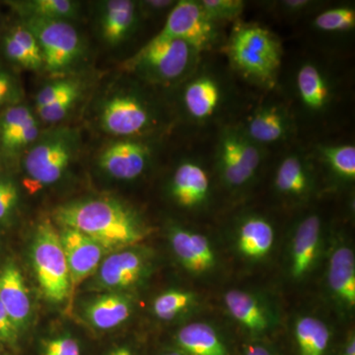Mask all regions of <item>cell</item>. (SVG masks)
Returning a JSON list of instances; mask_svg holds the SVG:
<instances>
[{
    "label": "cell",
    "instance_id": "1",
    "mask_svg": "<svg viewBox=\"0 0 355 355\" xmlns=\"http://www.w3.org/2000/svg\"><path fill=\"white\" fill-rule=\"evenodd\" d=\"M53 219L62 228L76 229L114 252L137 246L149 228L137 210L120 200L91 198L60 205Z\"/></svg>",
    "mask_w": 355,
    "mask_h": 355
},
{
    "label": "cell",
    "instance_id": "2",
    "mask_svg": "<svg viewBox=\"0 0 355 355\" xmlns=\"http://www.w3.org/2000/svg\"><path fill=\"white\" fill-rule=\"evenodd\" d=\"M225 53L236 72L263 88H273L282 64V42L258 24L237 23L226 42Z\"/></svg>",
    "mask_w": 355,
    "mask_h": 355
},
{
    "label": "cell",
    "instance_id": "3",
    "mask_svg": "<svg viewBox=\"0 0 355 355\" xmlns=\"http://www.w3.org/2000/svg\"><path fill=\"white\" fill-rule=\"evenodd\" d=\"M200 60V53L190 44L157 34L128 58L123 67L147 83L168 85L191 76Z\"/></svg>",
    "mask_w": 355,
    "mask_h": 355
},
{
    "label": "cell",
    "instance_id": "4",
    "mask_svg": "<svg viewBox=\"0 0 355 355\" xmlns=\"http://www.w3.org/2000/svg\"><path fill=\"white\" fill-rule=\"evenodd\" d=\"M33 268L44 298L53 303L69 299V266L60 232L53 222L44 220L35 232L31 248Z\"/></svg>",
    "mask_w": 355,
    "mask_h": 355
},
{
    "label": "cell",
    "instance_id": "5",
    "mask_svg": "<svg viewBox=\"0 0 355 355\" xmlns=\"http://www.w3.org/2000/svg\"><path fill=\"white\" fill-rule=\"evenodd\" d=\"M78 142V135L69 128H58L40 135L23 160L31 183L42 188L60 181L73 160Z\"/></svg>",
    "mask_w": 355,
    "mask_h": 355
},
{
    "label": "cell",
    "instance_id": "6",
    "mask_svg": "<svg viewBox=\"0 0 355 355\" xmlns=\"http://www.w3.org/2000/svg\"><path fill=\"white\" fill-rule=\"evenodd\" d=\"M265 148L248 137L241 125L222 128L216 151V166L222 183L231 190L253 181L263 160Z\"/></svg>",
    "mask_w": 355,
    "mask_h": 355
},
{
    "label": "cell",
    "instance_id": "7",
    "mask_svg": "<svg viewBox=\"0 0 355 355\" xmlns=\"http://www.w3.org/2000/svg\"><path fill=\"white\" fill-rule=\"evenodd\" d=\"M22 24L38 41L43 69L51 76H65L80 60L83 44L80 35L67 21L23 18Z\"/></svg>",
    "mask_w": 355,
    "mask_h": 355
},
{
    "label": "cell",
    "instance_id": "8",
    "mask_svg": "<svg viewBox=\"0 0 355 355\" xmlns=\"http://www.w3.org/2000/svg\"><path fill=\"white\" fill-rule=\"evenodd\" d=\"M158 35L181 40L202 55L221 44L220 24L203 11L198 0H179Z\"/></svg>",
    "mask_w": 355,
    "mask_h": 355
},
{
    "label": "cell",
    "instance_id": "9",
    "mask_svg": "<svg viewBox=\"0 0 355 355\" xmlns=\"http://www.w3.org/2000/svg\"><path fill=\"white\" fill-rule=\"evenodd\" d=\"M151 254L137 246L110 253L93 275L94 291L121 292L139 286L148 277L153 266Z\"/></svg>",
    "mask_w": 355,
    "mask_h": 355
},
{
    "label": "cell",
    "instance_id": "10",
    "mask_svg": "<svg viewBox=\"0 0 355 355\" xmlns=\"http://www.w3.org/2000/svg\"><path fill=\"white\" fill-rule=\"evenodd\" d=\"M225 83L219 74L207 69H197L184 79L181 105L187 118L198 125L216 118L227 101Z\"/></svg>",
    "mask_w": 355,
    "mask_h": 355
},
{
    "label": "cell",
    "instance_id": "11",
    "mask_svg": "<svg viewBox=\"0 0 355 355\" xmlns=\"http://www.w3.org/2000/svg\"><path fill=\"white\" fill-rule=\"evenodd\" d=\"M155 116L148 103L133 93H118L103 105L100 125L105 132L114 137H139L150 130Z\"/></svg>",
    "mask_w": 355,
    "mask_h": 355
},
{
    "label": "cell",
    "instance_id": "12",
    "mask_svg": "<svg viewBox=\"0 0 355 355\" xmlns=\"http://www.w3.org/2000/svg\"><path fill=\"white\" fill-rule=\"evenodd\" d=\"M60 235L69 266V307H71L79 286L95 275L102 261L112 253V251L76 229L62 228Z\"/></svg>",
    "mask_w": 355,
    "mask_h": 355
},
{
    "label": "cell",
    "instance_id": "13",
    "mask_svg": "<svg viewBox=\"0 0 355 355\" xmlns=\"http://www.w3.org/2000/svg\"><path fill=\"white\" fill-rule=\"evenodd\" d=\"M294 93L304 114L320 116L333 106L336 86L328 70L314 60H305L294 74Z\"/></svg>",
    "mask_w": 355,
    "mask_h": 355
},
{
    "label": "cell",
    "instance_id": "14",
    "mask_svg": "<svg viewBox=\"0 0 355 355\" xmlns=\"http://www.w3.org/2000/svg\"><path fill=\"white\" fill-rule=\"evenodd\" d=\"M151 157L153 153L146 142L125 139L106 147L100 154L98 165L114 179L132 181L146 171Z\"/></svg>",
    "mask_w": 355,
    "mask_h": 355
},
{
    "label": "cell",
    "instance_id": "15",
    "mask_svg": "<svg viewBox=\"0 0 355 355\" xmlns=\"http://www.w3.org/2000/svg\"><path fill=\"white\" fill-rule=\"evenodd\" d=\"M240 125L248 137L263 148L286 141L294 130L293 118L288 108L277 102L261 105Z\"/></svg>",
    "mask_w": 355,
    "mask_h": 355
},
{
    "label": "cell",
    "instance_id": "16",
    "mask_svg": "<svg viewBox=\"0 0 355 355\" xmlns=\"http://www.w3.org/2000/svg\"><path fill=\"white\" fill-rule=\"evenodd\" d=\"M170 195L184 209H200L210 197V177L202 162L186 159L177 166L171 181Z\"/></svg>",
    "mask_w": 355,
    "mask_h": 355
},
{
    "label": "cell",
    "instance_id": "17",
    "mask_svg": "<svg viewBox=\"0 0 355 355\" xmlns=\"http://www.w3.org/2000/svg\"><path fill=\"white\" fill-rule=\"evenodd\" d=\"M169 239L178 260L189 272L202 275L216 266V254L209 240L202 233L173 226Z\"/></svg>",
    "mask_w": 355,
    "mask_h": 355
},
{
    "label": "cell",
    "instance_id": "18",
    "mask_svg": "<svg viewBox=\"0 0 355 355\" xmlns=\"http://www.w3.org/2000/svg\"><path fill=\"white\" fill-rule=\"evenodd\" d=\"M321 240L320 216L312 214L301 219L292 239L291 272L293 279H303L316 265Z\"/></svg>",
    "mask_w": 355,
    "mask_h": 355
},
{
    "label": "cell",
    "instance_id": "19",
    "mask_svg": "<svg viewBox=\"0 0 355 355\" xmlns=\"http://www.w3.org/2000/svg\"><path fill=\"white\" fill-rule=\"evenodd\" d=\"M139 15L137 2L130 0L103 1L100 8L99 30L105 43L116 46L127 41L137 29Z\"/></svg>",
    "mask_w": 355,
    "mask_h": 355
},
{
    "label": "cell",
    "instance_id": "20",
    "mask_svg": "<svg viewBox=\"0 0 355 355\" xmlns=\"http://www.w3.org/2000/svg\"><path fill=\"white\" fill-rule=\"evenodd\" d=\"M0 303L20 333L25 330L31 317V300L22 272L12 261L0 268Z\"/></svg>",
    "mask_w": 355,
    "mask_h": 355
},
{
    "label": "cell",
    "instance_id": "21",
    "mask_svg": "<svg viewBox=\"0 0 355 355\" xmlns=\"http://www.w3.org/2000/svg\"><path fill=\"white\" fill-rule=\"evenodd\" d=\"M314 175L304 154L287 153L277 165L275 175V188L282 197L302 200L312 193Z\"/></svg>",
    "mask_w": 355,
    "mask_h": 355
},
{
    "label": "cell",
    "instance_id": "22",
    "mask_svg": "<svg viewBox=\"0 0 355 355\" xmlns=\"http://www.w3.org/2000/svg\"><path fill=\"white\" fill-rule=\"evenodd\" d=\"M132 299L123 292H106L89 300L83 308L86 321L97 330H113L130 317Z\"/></svg>",
    "mask_w": 355,
    "mask_h": 355
},
{
    "label": "cell",
    "instance_id": "23",
    "mask_svg": "<svg viewBox=\"0 0 355 355\" xmlns=\"http://www.w3.org/2000/svg\"><path fill=\"white\" fill-rule=\"evenodd\" d=\"M329 288L336 300L347 309L355 306V257L347 245L331 252L328 266Z\"/></svg>",
    "mask_w": 355,
    "mask_h": 355
},
{
    "label": "cell",
    "instance_id": "24",
    "mask_svg": "<svg viewBox=\"0 0 355 355\" xmlns=\"http://www.w3.org/2000/svg\"><path fill=\"white\" fill-rule=\"evenodd\" d=\"M237 248L243 256L252 260L265 258L275 242V229L266 217L250 214L243 217L236 233Z\"/></svg>",
    "mask_w": 355,
    "mask_h": 355
},
{
    "label": "cell",
    "instance_id": "25",
    "mask_svg": "<svg viewBox=\"0 0 355 355\" xmlns=\"http://www.w3.org/2000/svg\"><path fill=\"white\" fill-rule=\"evenodd\" d=\"M224 302L231 316L251 333H265L270 329L272 315L253 294L233 289L225 294Z\"/></svg>",
    "mask_w": 355,
    "mask_h": 355
},
{
    "label": "cell",
    "instance_id": "26",
    "mask_svg": "<svg viewBox=\"0 0 355 355\" xmlns=\"http://www.w3.org/2000/svg\"><path fill=\"white\" fill-rule=\"evenodd\" d=\"M175 340L176 349L184 355H229L220 336L209 324H186L178 331Z\"/></svg>",
    "mask_w": 355,
    "mask_h": 355
},
{
    "label": "cell",
    "instance_id": "27",
    "mask_svg": "<svg viewBox=\"0 0 355 355\" xmlns=\"http://www.w3.org/2000/svg\"><path fill=\"white\" fill-rule=\"evenodd\" d=\"M294 336L299 355H324L330 345V329L318 318H299L294 326Z\"/></svg>",
    "mask_w": 355,
    "mask_h": 355
},
{
    "label": "cell",
    "instance_id": "28",
    "mask_svg": "<svg viewBox=\"0 0 355 355\" xmlns=\"http://www.w3.org/2000/svg\"><path fill=\"white\" fill-rule=\"evenodd\" d=\"M11 6L26 17L67 21L76 17L79 3L71 0H28L10 2Z\"/></svg>",
    "mask_w": 355,
    "mask_h": 355
},
{
    "label": "cell",
    "instance_id": "29",
    "mask_svg": "<svg viewBox=\"0 0 355 355\" xmlns=\"http://www.w3.org/2000/svg\"><path fill=\"white\" fill-rule=\"evenodd\" d=\"M318 154L331 174L343 182L355 180V146L354 144H323Z\"/></svg>",
    "mask_w": 355,
    "mask_h": 355
},
{
    "label": "cell",
    "instance_id": "30",
    "mask_svg": "<svg viewBox=\"0 0 355 355\" xmlns=\"http://www.w3.org/2000/svg\"><path fill=\"white\" fill-rule=\"evenodd\" d=\"M313 26L323 33H347L355 28V10L352 6H336L321 11L313 19Z\"/></svg>",
    "mask_w": 355,
    "mask_h": 355
},
{
    "label": "cell",
    "instance_id": "31",
    "mask_svg": "<svg viewBox=\"0 0 355 355\" xmlns=\"http://www.w3.org/2000/svg\"><path fill=\"white\" fill-rule=\"evenodd\" d=\"M195 295L190 291L170 289L154 299V315L161 320H172L188 310L195 302Z\"/></svg>",
    "mask_w": 355,
    "mask_h": 355
},
{
    "label": "cell",
    "instance_id": "32",
    "mask_svg": "<svg viewBox=\"0 0 355 355\" xmlns=\"http://www.w3.org/2000/svg\"><path fill=\"white\" fill-rule=\"evenodd\" d=\"M40 137L39 121L33 116L14 132L0 139V151L12 155L30 147Z\"/></svg>",
    "mask_w": 355,
    "mask_h": 355
},
{
    "label": "cell",
    "instance_id": "33",
    "mask_svg": "<svg viewBox=\"0 0 355 355\" xmlns=\"http://www.w3.org/2000/svg\"><path fill=\"white\" fill-rule=\"evenodd\" d=\"M83 92V83L76 78H58L39 91L36 97V109L49 106L72 94Z\"/></svg>",
    "mask_w": 355,
    "mask_h": 355
},
{
    "label": "cell",
    "instance_id": "34",
    "mask_svg": "<svg viewBox=\"0 0 355 355\" xmlns=\"http://www.w3.org/2000/svg\"><path fill=\"white\" fill-rule=\"evenodd\" d=\"M203 11L218 24L239 19L244 12L242 0H198Z\"/></svg>",
    "mask_w": 355,
    "mask_h": 355
},
{
    "label": "cell",
    "instance_id": "35",
    "mask_svg": "<svg viewBox=\"0 0 355 355\" xmlns=\"http://www.w3.org/2000/svg\"><path fill=\"white\" fill-rule=\"evenodd\" d=\"M8 34L22 46L23 50L25 51L28 57L31 60L35 71L43 69V57H42L41 49H40L38 41L35 38L31 31L28 30L24 25L20 24L13 27L8 32Z\"/></svg>",
    "mask_w": 355,
    "mask_h": 355
},
{
    "label": "cell",
    "instance_id": "36",
    "mask_svg": "<svg viewBox=\"0 0 355 355\" xmlns=\"http://www.w3.org/2000/svg\"><path fill=\"white\" fill-rule=\"evenodd\" d=\"M19 202L17 184L8 177L0 176V222L11 218Z\"/></svg>",
    "mask_w": 355,
    "mask_h": 355
},
{
    "label": "cell",
    "instance_id": "37",
    "mask_svg": "<svg viewBox=\"0 0 355 355\" xmlns=\"http://www.w3.org/2000/svg\"><path fill=\"white\" fill-rule=\"evenodd\" d=\"M34 116L31 109L26 105H13L0 114V139L6 137Z\"/></svg>",
    "mask_w": 355,
    "mask_h": 355
},
{
    "label": "cell",
    "instance_id": "38",
    "mask_svg": "<svg viewBox=\"0 0 355 355\" xmlns=\"http://www.w3.org/2000/svg\"><path fill=\"white\" fill-rule=\"evenodd\" d=\"M41 355H83V350L76 338L62 335L44 340Z\"/></svg>",
    "mask_w": 355,
    "mask_h": 355
},
{
    "label": "cell",
    "instance_id": "39",
    "mask_svg": "<svg viewBox=\"0 0 355 355\" xmlns=\"http://www.w3.org/2000/svg\"><path fill=\"white\" fill-rule=\"evenodd\" d=\"M81 93H76V94L67 96V97L60 100V101L37 110V114H38L39 118L44 121V123H58V121L64 120L65 116L73 109Z\"/></svg>",
    "mask_w": 355,
    "mask_h": 355
},
{
    "label": "cell",
    "instance_id": "40",
    "mask_svg": "<svg viewBox=\"0 0 355 355\" xmlns=\"http://www.w3.org/2000/svg\"><path fill=\"white\" fill-rule=\"evenodd\" d=\"M22 90L16 77L0 67V107L13 106L19 102Z\"/></svg>",
    "mask_w": 355,
    "mask_h": 355
},
{
    "label": "cell",
    "instance_id": "41",
    "mask_svg": "<svg viewBox=\"0 0 355 355\" xmlns=\"http://www.w3.org/2000/svg\"><path fill=\"white\" fill-rule=\"evenodd\" d=\"M2 49L7 60H10L14 64L19 65L23 69L35 70L31 60L23 50L22 46L8 33L3 37Z\"/></svg>",
    "mask_w": 355,
    "mask_h": 355
},
{
    "label": "cell",
    "instance_id": "42",
    "mask_svg": "<svg viewBox=\"0 0 355 355\" xmlns=\"http://www.w3.org/2000/svg\"><path fill=\"white\" fill-rule=\"evenodd\" d=\"M19 336V330L0 303V343L8 347H16Z\"/></svg>",
    "mask_w": 355,
    "mask_h": 355
},
{
    "label": "cell",
    "instance_id": "43",
    "mask_svg": "<svg viewBox=\"0 0 355 355\" xmlns=\"http://www.w3.org/2000/svg\"><path fill=\"white\" fill-rule=\"evenodd\" d=\"M275 7L286 16L298 17L303 14L309 12L313 7L318 6L319 2L311 1V0H282V1L273 2Z\"/></svg>",
    "mask_w": 355,
    "mask_h": 355
},
{
    "label": "cell",
    "instance_id": "44",
    "mask_svg": "<svg viewBox=\"0 0 355 355\" xmlns=\"http://www.w3.org/2000/svg\"><path fill=\"white\" fill-rule=\"evenodd\" d=\"M176 2L173 0H144V1L137 2V6H139L140 14L144 13L146 15L154 16L171 10Z\"/></svg>",
    "mask_w": 355,
    "mask_h": 355
},
{
    "label": "cell",
    "instance_id": "45",
    "mask_svg": "<svg viewBox=\"0 0 355 355\" xmlns=\"http://www.w3.org/2000/svg\"><path fill=\"white\" fill-rule=\"evenodd\" d=\"M244 355H279L272 347L265 343H249L245 345Z\"/></svg>",
    "mask_w": 355,
    "mask_h": 355
},
{
    "label": "cell",
    "instance_id": "46",
    "mask_svg": "<svg viewBox=\"0 0 355 355\" xmlns=\"http://www.w3.org/2000/svg\"><path fill=\"white\" fill-rule=\"evenodd\" d=\"M107 355H137V354L128 345H116L109 350Z\"/></svg>",
    "mask_w": 355,
    "mask_h": 355
},
{
    "label": "cell",
    "instance_id": "47",
    "mask_svg": "<svg viewBox=\"0 0 355 355\" xmlns=\"http://www.w3.org/2000/svg\"><path fill=\"white\" fill-rule=\"evenodd\" d=\"M340 355H355V338L354 335H350L347 342L343 345Z\"/></svg>",
    "mask_w": 355,
    "mask_h": 355
},
{
    "label": "cell",
    "instance_id": "48",
    "mask_svg": "<svg viewBox=\"0 0 355 355\" xmlns=\"http://www.w3.org/2000/svg\"><path fill=\"white\" fill-rule=\"evenodd\" d=\"M160 355H184L183 352H181V350H179L178 349H171L166 350V352H163V354H161Z\"/></svg>",
    "mask_w": 355,
    "mask_h": 355
},
{
    "label": "cell",
    "instance_id": "49",
    "mask_svg": "<svg viewBox=\"0 0 355 355\" xmlns=\"http://www.w3.org/2000/svg\"><path fill=\"white\" fill-rule=\"evenodd\" d=\"M0 355H6V354H2V352H0Z\"/></svg>",
    "mask_w": 355,
    "mask_h": 355
}]
</instances>
